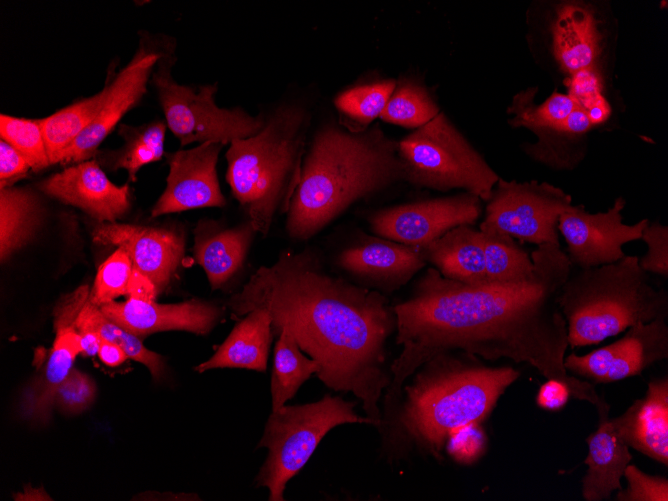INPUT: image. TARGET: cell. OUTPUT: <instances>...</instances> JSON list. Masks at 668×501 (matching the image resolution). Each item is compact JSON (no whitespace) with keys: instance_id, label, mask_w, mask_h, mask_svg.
I'll return each instance as SVG.
<instances>
[{"instance_id":"obj_41","label":"cell","mask_w":668,"mask_h":501,"mask_svg":"<svg viewBox=\"0 0 668 501\" xmlns=\"http://www.w3.org/2000/svg\"><path fill=\"white\" fill-rule=\"evenodd\" d=\"M479 424L465 426L448 439L449 453L460 462H472L475 460L484 447V436Z\"/></svg>"},{"instance_id":"obj_34","label":"cell","mask_w":668,"mask_h":501,"mask_svg":"<svg viewBox=\"0 0 668 501\" xmlns=\"http://www.w3.org/2000/svg\"><path fill=\"white\" fill-rule=\"evenodd\" d=\"M396 81L386 79L351 87L339 93L334 99L344 127L353 131H362L370 123L380 118L395 88Z\"/></svg>"},{"instance_id":"obj_15","label":"cell","mask_w":668,"mask_h":501,"mask_svg":"<svg viewBox=\"0 0 668 501\" xmlns=\"http://www.w3.org/2000/svg\"><path fill=\"white\" fill-rule=\"evenodd\" d=\"M89 294V287L82 285L64 295L54 308L55 339L46 367L24 388L19 401L22 418L34 425L44 426L50 421L56 392L71 372L76 356L81 354L75 319Z\"/></svg>"},{"instance_id":"obj_18","label":"cell","mask_w":668,"mask_h":501,"mask_svg":"<svg viewBox=\"0 0 668 501\" xmlns=\"http://www.w3.org/2000/svg\"><path fill=\"white\" fill-rule=\"evenodd\" d=\"M45 195L79 208L98 223L116 222L130 208V187L115 185L95 159L72 164L37 185Z\"/></svg>"},{"instance_id":"obj_17","label":"cell","mask_w":668,"mask_h":501,"mask_svg":"<svg viewBox=\"0 0 668 501\" xmlns=\"http://www.w3.org/2000/svg\"><path fill=\"white\" fill-rule=\"evenodd\" d=\"M91 234L96 243L123 248L133 269L148 277L158 294L171 283L184 255V237L172 228L97 222Z\"/></svg>"},{"instance_id":"obj_5","label":"cell","mask_w":668,"mask_h":501,"mask_svg":"<svg viewBox=\"0 0 668 501\" xmlns=\"http://www.w3.org/2000/svg\"><path fill=\"white\" fill-rule=\"evenodd\" d=\"M310 115L298 105L279 107L255 135L230 143L226 180L256 232L266 235L288 212L299 184Z\"/></svg>"},{"instance_id":"obj_38","label":"cell","mask_w":668,"mask_h":501,"mask_svg":"<svg viewBox=\"0 0 668 501\" xmlns=\"http://www.w3.org/2000/svg\"><path fill=\"white\" fill-rule=\"evenodd\" d=\"M95 383L84 372L72 369L59 386L55 395V405L67 414H77L86 410L94 401Z\"/></svg>"},{"instance_id":"obj_37","label":"cell","mask_w":668,"mask_h":501,"mask_svg":"<svg viewBox=\"0 0 668 501\" xmlns=\"http://www.w3.org/2000/svg\"><path fill=\"white\" fill-rule=\"evenodd\" d=\"M133 267L126 251L117 250L104 261L97 272L94 285L90 291V301L101 307L117 297L127 294L128 284Z\"/></svg>"},{"instance_id":"obj_40","label":"cell","mask_w":668,"mask_h":501,"mask_svg":"<svg viewBox=\"0 0 668 501\" xmlns=\"http://www.w3.org/2000/svg\"><path fill=\"white\" fill-rule=\"evenodd\" d=\"M640 240L647 246L645 254L638 258L642 270L668 278V227L658 221H649Z\"/></svg>"},{"instance_id":"obj_2","label":"cell","mask_w":668,"mask_h":501,"mask_svg":"<svg viewBox=\"0 0 668 501\" xmlns=\"http://www.w3.org/2000/svg\"><path fill=\"white\" fill-rule=\"evenodd\" d=\"M228 304L236 316L266 309L273 332L290 333L318 363L323 384L356 396L379 428V403L391 382L386 343L396 330L383 294L328 273L310 250L284 251L274 264L258 268Z\"/></svg>"},{"instance_id":"obj_33","label":"cell","mask_w":668,"mask_h":501,"mask_svg":"<svg viewBox=\"0 0 668 501\" xmlns=\"http://www.w3.org/2000/svg\"><path fill=\"white\" fill-rule=\"evenodd\" d=\"M438 113L428 89L414 77H401L380 116L384 122L406 128H419Z\"/></svg>"},{"instance_id":"obj_29","label":"cell","mask_w":668,"mask_h":501,"mask_svg":"<svg viewBox=\"0 0 668 501\" xmlns=\"http://www.w3.org/2000/svg\"><path fill=\"white\" fill-rule=\"evenodd\" d=\"M485 255L487 284H521L534 277L531 255L510 235L479 229Z\"/></svg>"},{"instance_id":"obj_16","label":"cell","mask_w":668,"mask_h":501,"mask_svg":"<svg viewBox=\"0 0 668 501\" xmlns=\"http://www.w3.org/2000/svg\"><path fill=\"white\" fill-rule=\"evenodd\" d=\"M224 144L204 142L168 156L166 187L151 210V217L226 204L216 165Z\"/></svg>"},{"instance_id":"obj_13","label":"cell","mask_w":668,"mask_h":501,"mask_svg":"<svg viewBox=\"0 0 668 501\" xmlns=\"http://www.w3.org/2000/svg\"><path fill=\"white\" fill-rule=\"evenodd\" d=\"M668 358L666 319L639 323L620 339L585 355L565 356L567 372L596 383H610L636 376Z\"/></svg>"},{"instance_id":"obj_19","label":"cell","mask_w":668,"mask_h":501,"mask_svg":"<svg viewBox=\"0 0 668 501\" xmlns=\"http://www.w3.org/2000/svg\"><path fill=\"white\" fill-rule=\"evenodd\" d=\"M100 309L114 323L137 336L170 330L206 334L221 316L217 306L197 299L159 304L155 300L128 298L125 302L111 301Z\"/></svg>"},{"instance_id":"obj_1","label":"cell","mask_w":668,"mask_h":501,"mask_svg":"<svg viewBox=\"0 0 668 501\" xmlns=\"http://www.w3.org/2000/svg\"><path fill=\"white\" fill-rule=\"evenodd\" d=\"M534 277L521 284H466L429 267L410 296L393 307L400 354L390 365L381 423L395 412L406 381L432 357L464 352L488 361L527 363L547 380L564 383L570 396L608 408L593 386L564 366L568 345L558 293L572 271L560 246L531 252Z\"/></svg>"},{"instance_id":"obj_21","label":"cell","mask_w":668,"mask_h":501,"mask_svg":"<svg viewBox=\"0 0 668 501\" xmlns=\"http://www.w3.org/2000/svg\"><path fill=\"white\" fill-rule=\"evenodd\" d=\"M612 421L629 447L668 465L667 377L652 380L644 397Z\"/></svg>"},{"instance_id":"obj_10","label":"cell","mask_w":668,"mask_h":501,"mask_svg":"<svg viewBox=\"0 0 668 501\" xmlns=\"http://www.w3.org/2000/svg\"><path fill=\"white\" fill-rule=\"evenodd\" d=\"M486 203L479 229L498 230L521 243L560 246L558 220L572 197L548 182L499 178Z\"/></svg>"},{"instance_id":"obj_11","label":"cell","mask_w":668,"mask_h":501,"mask_svg":"<svg viewBox=\"0 0 668 501\" xmlns=\"http://www.w3.org/2000/svg\"><path fill=\"white\" fill-rule=\"evenodd\" d=\"M482 200L469 192L396 205L369 218L372 232L401 244L423 247L459 225H475Z\"/></svg>"},{"instance_id":"obj_14","label":"cell","mask_w":668,"mask_h":501,"mask_svg":"<svg viewBox=\"0 0 668 501\" xmlns=\"http://www.w3.org/2000/svg\"><path fill=\"white\" fill-rule=\"evenodd\" d=\"M166 51L153 43L140 42L130 62L105 84V95L98 114L65 150L59 164L72 165L96 155L102 141L142 99L154 69Z\"/></svg>"},{"instance_id":"obj_9","label":"cell","mask_w":668,"mask_h":501,"mask_svg":"<svg viewBox=\"0 0 668 501\" xmlns=\"http://www.w3.org/2000/svg\"><path fill=\"white\" fill-rule=\"evenodd\" d=\"M167 50L151 77L166 124L182 147L213 141L224 145L258 133L265 125L264 115L252 116L241 108L224 109L215 103L217 83L197 90L178 84L171 75L175 62Z\"/></svg>"},{"instance_id":"obj_6","label":"cell","mask_w":668,"mask_h":501,"mask_svg":"<svg viewBox=\"0 0 668 501\" xmlns=\"http://www.w3.org/2000/svg\"><path fill=\"white\" fill-rule=\"evenodd\" d=\"M571 348L595 345L639 323L668 318V292L625 255L570 273L557 296Z\"/></svg>"},{"instance_id":"obj_31","label":"cell","mask_w":668,"mask_h":501,"mask_svg":"<svg viewBox=\"0 0 668 501\" xmlns=\"http://www.w3.org/2000/svg\"><path fill=\"white\" fill-rule=\"evenodd\" d=\"M105 95V88L96 94L77 100L40 119L50 164H59L65 150L85 130L98 114Z\"/></svg>"},{"instance_id":"obj_4","label":"cell","mask_w":668,"mask_h":501,"mask_svg":"<svg viewBox=\"0 0 668 501\" xmlns=\"http://www.w3.org/2000/svg\"><path fill=\"white\" fill-rule=\"evenodd\" d=\"M404 181L398 141L378 126L353 131L328 123L306 150L299 184L287 212L286 231L308 240L357 201Z\"/></svg>"},{"instance_id":"obj_12","label":"cell","mask_w":668,"mask_h":501,"mask_svg":"<svg viewBox=\"0 0 668 501\" xmlns=\"http://www.w3.org/2000/svg\"><path fill=\"white\" fill-rule=\"evenodd\" d=\"M626 201L620 196L604 212L589 213L584 205L571 204L558 220V232L563 236L566 255L577 269H588L611 264L622 259L624 245L641 239L648 219L628 225L622 211Z\"/></svg>"},{"instance_id":"obj_20","label":"cell","mask_w":668,"mask_h":501,"mask_svg":"<svg viewBox=\"0 0 668 501\" xmlns=\"http://www.w3.org/2000/svg\"><path fill=\"white\" fill-rule=\"evenodd\" d=\"M338 264L346 272L392 292L410 281L427 262L420 247L370 237L343 250Z\"/></svg>"},{"instance_id":"obj_46","label":"cell","mask_w":668,"mask_h":501,"mask_svg":"<svg viewBox=\"0 0 668 501\" xmlns=\"http://www.w3.org/2000/svg\"><path fill=\"white\" fill-rule=\"evenodd\" d=\"M102 338L99 334L91 331L80 333L81 354L93 356L98 354Z\"/></svg>"},{"instance_id":"obj_39","label":"cell","mask_w":668,"mask_h":501,"mask_svg":"<svg viewBox=\"0 0 668 501\" xmlns=\"http://www.w3.org/2000/svg\"><path fill=\"white\" fill-rule=\"evenodd\" d=\"M627 487L619 489V501H668V481L660 476L642 472L635 465L628 464L624 475Z\"/></svg>"},{"instance_id":"obj_30","label":"cell","mask_w":668,"mask_h":501,"mask_svg":"<svg viewBox=\"0 0 668 501\" xmlns=\"http://www.w3.org/2000/svg\"><path fill=\"white\" fill-rule=\"evenodd\" d=\"M274 348L271 375V411L286 404L301 385L320 370L318 363L302 353L294 337L281 330Z\"/></svg>"},{"instance_id":"obj_32","label":"cell","mask_w":668,"mask_h":501,"mask_svg":"<svg viewBox=\"0 0 668 501\" xmlns=\"http://www.w3.org/2000/svg\"><path fill=\"white\" fill-rule=\"evenodd\" d=\"M75 327L79 333L95 332L102 340L119 345L129 358L145 365L153 379L158 380L164 372L162 356L147 349L137 335L110 320L99 306L90 301V295L85 298L78 311Z\"/></svg>"},{"instance_id":"obj_27","label":"cell","mask_w":668,"mask_h":501,"mask_svg":"<svg viewBox=\"0 0 668 501\" xmlns=\"http://www.w3.org/2000/svg\"><path fill=\"white\" fill-rule=\"evenodd\" d=\"M42 205L29 188L14 184L0 187V259L8 260L35 234L42 219Z\"/></svg>"},{"instance_id":"obj_25","label":"cell","mask_w":668,"mask_h":501,"mask_svg":"<svg viewBox=\"0 0 668 501\" xmlns=\"http://www.w3.org/2000/svg\"><path fill=\"white\" fill-rule=\"evenodd\" d=\"M427 263L445 278L472 285L487 284L480 231L459 225L420 247Z\"/></svg>"},{"instance_id":"obj_24","label":"cell","mask_w":668,"mask_h":501,"mask_svg":"<svg viewBox=\"0 0 668 501\" xmlns=\"http://www.w3.org/2000/svg\"><path fill=\"white\" fill-rule=\"evenodd\" d=\"M272 320L264 308L247 313L232 329L214 355L195 369L243 368L265 372L272 341Z\"/></svg>"},{"instance_id":"obj_22","label":"cell","mask_w":668,"mask_h":501,"mask_svg":"<svg viewBox=\"0 0 668 501\" xmlns=\"http://www.w3.org/2000/svg\"><path fill=\"white\" fill-rule=\"evenodd\" d=\"M599 424L587 439L588 466L582 479V497L586 501L608 499L613 491L621 489V478L632 459L629 446L618 433L609 410L598 412Z\"/></svg>"},{"instance_id":"obj_26","label":"cell","mask_w":668,"mask_h":501,"mask_svg":"<svg viewBox=\"0 0 668 501\" xmlns=\"http://www.w3.org/2000/svg\"><path fill=\"white\" fill-rule=\"evenodd\" d=\"M255 232L247 221L234 228L196 235L195 258L213 290L222 287L242 267Z\"/></svg>"},{"instance_id":"obj_36","label":"cell","mask_w":668,"mask_h":501,"mask_svg":"<svg viewBox=\"0 0 668 501\" xmlns=\"http://www.w3.org/2000/svg\"><path fill=\"white\" fill-rule=\"evenodd\" d=\"M580 102L572 94L554 92L542 105L529 106L522 95H517L510 112L514 117L510 124L526 127L530 130L544 132L551 130L563 121Z\"/></svg>"},{"instance_id":"obj_7","label":"cell","mask_w":668,"mask_h":501,"mask_svg":"<svg viewBox=\"0 0 668 501\" xmlns=\"http://www.w3.org/2000/svg\"><path fill=\"white\" fill-rule=\"evenodd\" d=\"M354 407L340 396L325 395L316 402L285 404L271 411L257 446L267 448L268 455L255 479L257 487L267 488L270 501L284 500L288 481L304 467L330 430L350 423L373 425Z\"/></svg>"},{"instance_id":"obj_28","label":"cell","mask_w":668,"mask_h":501,"mask_svg":"<svg viewBox=\"0 0 668 501\" xmlns=\"http://www.w3.org/2000/svg\"><path fill=\"white\" fill-rule=\"evenodd\" d=\"M166 123L158 120L139 126L120 124L118 134L124 144L117 150L98 151L101 164L111 171L125 169L131 181L136 180L139 169L156 162L164 155Z\"/></svg>"},{"instance_id":"obj_43","label":"cell","mask_w":668,"mask_h":501,"mask_svg":"<svg viewBox=\"0 0 668 501\" xmlns=\"http://www.w3.org/2000/svg\"><path fill=\"white\" fill-rule=\"evenodd\" d=\"M570 396L568 387L557 380L548 379L539 389L537 403L548 410H558L563 407Z\"/></svg>"},{"instance_id":"obj_47","label":"cell","mask_w":668,"mask_h":501,"mask_svg":"<svg viewBox=\"0 0 668 501\" xmlns=\"http://www.w3.org/2000/svg\"><path fill=\"white\" fill-rule=\"evenodd\" d=\"M607 105L602 97L587 107L588 115L593 125L600 123L607 116Z\"/></svg>"},{"instance_id":"obj_3","label":"cell","mask_w":668,"mask_h":501,"mask_svg":"<svg viewBox=\"0 0 668 501\" xmlns=\"http://www.w3.org/2000/svg\"><path fill=\"white\" fill-rule=\"evenodd\" d=\"M411 377L392 417L378 430L386 448L397 455L416 449L440 460L449 437L485 420L519 372L489 367L474 355L455 351L432 357Z\"/></svg>"},{"instance_id":"obj_23","label":"cell","mask_w":668,"mask_h":501,"mask_svg":"<svg viewBox=\"0 0 668 501\" xmlns=\"http://www.w3.org/2000/svg\"><path fill=\"white\" fill-rule=\"evenodd\" d=\"M551 33L555 60L565 73L574 76L591 69L599 55V32L588 8L573 3L561 5Z\"/></svg>"},{"instance_id":"obj_8","label":"cell","mask_w":668,"mask_h":501,"mask_svg":"<svg viewBox=\"0 0 668 501\" xmlns=\"http://www.w3.org/2000/svg\"><path fill=\"white\" fill-rule=\"evenodd\" d=\"M404 181L440 192L462 189L486 202L498 174L444 113L398 141Z\"/></svg>"},{"instance_id":"obj_35","label":"cell","mask_w":668,"mask_h":501,"mask_svg":"<svg viewBox=\"0 0 668 501\" xmlns=\"http://www.w3.org/2000/svg\"><path fill=\"white\" fill-rule=\"evenodd\" d=\"M0 137L27 160L34 172L50 166L40 119L0 115Z\"/></svg>"},{"instance_id":"obj_45","label":"cell","mask_w":668,"mask_h":501,"mask_svg":"<svg viewBox=\"0 0 668 501\" xmlns=\"http://www.w3.org/2000/svg\"><path fill=\"white\" fill-rule=\"evenodd\" d=\"M98 356L108 366L115 367L123 363L127 358L126 352L117 344L102 340Z\"/></svg>"},{"instance_id":"obj_44","label":"cell","mask_w":668,"mask_h":501,"mask_svg":"<svg viewBox=\"0 0 668 501\" xmlns=\"http://www.w3.org/2000/svg\"><path fill=\"white\" fill-rule=\"evenodd\" d=\"M127 294L129 298L138 300H155L158 291L152 281L133 269L128 284Z\"/></svg>"},{"instance_id":"obj_42","label":"cell","mask_w":668,"mask_h":501,"mask_svg":"<svg viewBox=\"0 0 668 501\" xmlns=\"http://www.w3.org/2000/svg\"><path fill=\"white\" fill-rule=\"evenodd\" d=\"M27 160L13 146L0 140V187L13 184V180L29 171Z\"/></svg>"}]
</instances>
